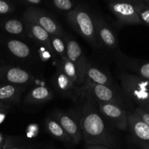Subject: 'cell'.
Listing matches in <instances>:
<instances>
[{"label": "cell", "mask_w": 149, "mask_h": 149, "mask_svg": "<svg viewBox=\"0 0 149 149\" xmlns=\"http://www.w3.org/2000/svg\"><path fill=\"white\" fill-rule=\"evenodd\" d=\"M84 100L79 116L82 138L85 143L116 148V137L106 127L96 103L90 99Z\"/></svg>", "instance_id": "6da1fadb"}, {"label": "cell", "mask_w": 149, "mask_h": 149, "mask_svg": "<svg viewBox=\"0 0 149 149\" xmlns=\"http://www.w3.org/2000/svg\"><path fill=\"white\" fill-rule=\"evenodd\" d=\"M65 19L70 26L82 36L93 47H100L95 25L94 15L84 5L79 4L75 9L65 14Z\"/></svg>", "instance_id": "7a4b0ae2"}, {"label": "cell", "mask_w": 149, "mask_h": 149, "mask_svg": "<svg viewBox=\"0 0 149 149\" xmlns=\"http://www.w3.org/2000/svg\"><path fill=\"white\" fill-rule=\"evenodd\" d=\"M79 97L90 99L95 103H114L125 107L126 98L123 92H120L115 87L101 85L84 81L77 88Z\"/></svg>", "instance_id": "3957f363"}, {"label": "cell", "mask_w": 149, "mask_h": 149, "mask_svg": "<svg viewBox=\"0 0 149 149\" xmlns=\"http://www.w3.org/2000/svg\"><path fill=\"white\" fill-rule=\"evenodd\" d=\"M119 79L125 95L136 103L138 107L149 103V80L127 71L120 73Z\"/></svg>", "instance_id": "277c9868"}, {"label": "cell", "mask_w": 149, "mask_h": 149, "mask_svg": "<svg viewBox=\"0 0 149 149\" xmlns=\"http://www.w3.org/2000/svg\"><path fill=\"white\" fill-rule=\"evenodd\" d=\"M23 19L36 23L49 35L63 36V30L61 24L49 13L39 7H30L26 9L23 14Z\"/></svg>", "instance_id": "5b68a950"}, {"label": "cell", "mask_w": 149, "mask_h": 149, "mask_svg": "<svg viewBox=\"0 0 149 149\" xmlns=\"http://www.w3.org/2000/svg\"><path fill=\"white\" fill-rule=\"evenodd\" d=\"M108 7L116 17L119 27L143 24L135 12L132 1H111L108 3Z\"/></svg>", "instance_id": "8992f818"}, {"label": "cell", "mask_w": 149, "mask_h": 149, "mask_svg": "<svg viewBox=\"0 0 149 149\" xmlns=\"http://www.w3.org/2000/svg\"><path fill=\"white\" fill-rule=\"evenodd\" d=\"M0 46L11 57L22 62L35 61L34 50L23 41L0 36Z\"/></svg>", "instance_id": "52a82bcc"}, {"label": "cell", "mask_w": 149, "mask_h": 149, "mask_svg": "<svg viewBox=\"0 0 149 149\" xmlns=\"http://www.w3.org/2000/svg\"><path fill=\"white\" fill-rule=\"evenodd\" d=\"M34 81V76L26 68L13 65H0V82L29 87Z\"/></svg>", "instance_id": "ba28073f"}, {"label": "cell", "mask_w": 149, "mask_h": 149, "mask_svg": "<svg viewBox=\"0 0 149 149\" xmlns=\"http://www.w3.org/2000/svg\"><path fill=\"white\" fill-rule=\"evenodd\" d=\"M61 125L67 135L71 138L72 143L78 144L82 139L79 114L75 112H64L58 111L52 116Z\"/></svg>", "instance_id": "9c48e42d"}, {"label": "cell", "mask_w": 149, "mask_h": 149, "mask_svg": "<svg viewBox=\"0 0 149 149\" xmlns=\"http://www.w3.org/2000/svg\"><path fill=\"white\" fill-rule=\"evenodd\" d=\"M96 33L100 47L112 51L114 54L121 52L116 33L103 17L94 15Z\"/></svg>", "instance_id": "30bf717a"}, {"label": "cell", "mask_w": 149, "mask_h": 149, "mask_svg": "<svg viewBox=\"0 0 149 149\" xmlns=\"http://www.w3.org/2000/svg\"><path fill=\"white\" fill-rule=\"evenodd\" d=\"M100 114L121 130L128 129V112L125 107L114 103H96Z\"/></svg>", "instance_id": "8fae6325"}, {"label": "cell", "mask_w": 149, "mask_h": 149, "mask_svg": "<svg viewBox=\"0 0 149 149\" xmlns=\"http://www.w3.org/2000/svg\"><path fill=\"white\" fill-rule=\"evenodd\" d=\"M63 39L66 47V57L75 65L82 84L84 81L85 70L88 61L84 56L81 46L75 39L68 35H63Z\"/></svg>", "instance_id": "7c38bea8"}, {"label": "cell", "mask_w": 149, "mask_h": 149, "mask_svg": "<svg viewBox=\"0 0 149 149\" xmlns=\"http://www.w3.org/2000/svg\"><path fill=\"white\" fill-rule=\"evenodd\" d=\"M115 55L119 65L126 70V71L149 80V61L126 56L122 52H119Z\"/></svg>", "instance_id": "4fadbf2b"}, {"label": "cell", "mask_w": 149, "mask_h": 149, "mask_svg": "<svg viewBox=\"0 0 149 149\" xmlns=\"http://www.w3.org/2000/svg\"><path fill=\"white\" fill-rule=\"evenodd\" d=\"M52 83L57 92L63 97L74 100L79 98L77 94L78 87L75 85L59 68H57V71L52 77Z\"/></svg>", "instance_id": "5bb4252c"}, {"label": "cell", "mask_w": 149, "mask_h": 149, "mask_svg": "<svg viewBox=\"0 0 149 149\" xmlns=\"http://www.w3.org/2000/svg\"><path fill=\"white\" fill-rule=\"evenodd\" d=\"M27 88L26 86L0 83V104L7 107L18 104Z\"/></svg>", "instance_id": "9a60e30c"}, {"label": "cell", "mask_w": 149, "mask_h": 149, "mask_svg": "<svg viewBox=\"0 0 149 149\" xmlns=\"http://www.w3.org/2000/svg\"><path fill=\"white\" fill-rule=\"evenodd\" d=\"M128 129L135 142L149 145V127L132 112H128Z\"/></svg>", "instance_id": "2e32d148"}, {"label": "cell", "mask_w": 149, "mask_h": 149, "mask_svg": "<svg viewBox=\"0 0 149 149\" xmlns=\"http://www.w3.org/2000/svg\"><path fill=\"white\" fill-rule=\"evenodd\" d=\"M23 20L26 26L27 36L33 39L38 45H40L47 49L51 54L55 53L51 45L50 35L36 23L24 19Z\"/></svg>", "instance_id": "e0dca14e"}, {"label": "cell", "mask_w": 149, "mask_h": 149, "mask_svg": "<svg viewBox=\"0 0 149 149\" xmlns=\"http://www.w3.org/2000/svg\"><path fill=\"white\" fill-rule=\"evenodd\" d=\"M84 81L113 87V79L110 74L106 70L94 65L89 61L85 70Z\"/></svg>", "instance_id": "ac0fdd59"}, {"label": "cell", "mask_w": 149, "mask_h": 149, "mask_svg": "<svg viewBox=\"0 0 149 149\" xmlns=\"http://www.w3.org/2000/svg\"><path fill=\"white\" fill-rule=\"evenodd\" d=\"M54 97L52 90L45 86L32 88L25 96L23 103L27 105H39L51 100Z\"/></svg>", "instance_id": "d6986e66"}, {"label": "cell", "mask_w": 149, "mask_h": 149, "mask_svg": "<svg viewBox=\"0 0 149 149\" xmlns=\"http://www.w3.org/2000/svg\"><path fill=\"white\" fill-rule=\"evenodd\" d=\"M0 29L7 34L25 37L26 34L24 21L17 18H7L0 20Z\"/></svg>", "instance_id": "ffe728a7"}, {"label": "cell", "mask_w": 149, "mask_h": 149, "mask_svg": "<svg viewBox=\"0 0 149 149\" xmlns=\"http://www.w3.org/2000/svg\"><path fill=\"white\" fill-rule=\"evenodd\" d=\"M45 127L49 135H52L55 139L65 143H72V141L69 136L67 135L61 125L53 117L47 118L45 122Z\"/></svg>", "instance_id": "44dd1931"}, {"label": "cell", "mask_w": 149, "mask_h": 149, "mask_svg": "<svg viewBox=\"0 0 149 149\" xmlns=\"http://www.w3.org/2000/svg\"><path fill=\"white\" fill-rule=\"evenodd\" d=\"M58 68H59L77 87H79L81 85V80L79 77L78 72H77L75 65L68 60L67 57L61 58Z\"/></svg>", "instance_id": "7402d4cb"}, {"label": "cell", "mask_w": 149, "mask_h": 149, "mask_svg": "<svg viewBox=\"0 0 149 149\" xmlns=\"http://www.w3.org/2000/svg\"><path fill=\"white\" fill-rule=\"evenodd\" d=\"M45 4L57 11L68 13L79 5L78 2L71 0H52L45 1Z\"/></svg>", "instance_id": "603a6c76"}, {"label": "cell", "mask_w": 149, "mask_h": 149, "mask_svg": "<svg viewBox=\"0 0 149 149\" xmlns=\"http://www.w3.org/2000/svg\"><path fill=\"white\" fill-rule=\"evenodd\" d=\"M134 8L143 24L149 26V1L148 0H133Z\"/></svg>", "instance_id": "cb8c5ba5"}, {"label": "cell", "mask_w": 149, "mask_h": 149, "mask_svg": "<svg viewBox=\"0 0 149 149\" xmlns=\"http://www.w3.org/2000/svg\"><path fill=\"white\" fill-rule=\"evenodd\" d=\"M2 149H33L31 144L23 138L7 136L4 140Z\"/></svg>", "instance_id": "d4e9b609"}, {"label": "cell", "mask_w": 149, "mask_h": 149, "mask_svg": "<svg viewBox=\"0 0 149 149\" xmlns=\"http://www.w3.org/2000/svg\"><path fill=\"white\" fill-rule=\"evenodd\" d=\"M50 41L54 52L59 55L61 58L66 57V47H65L63 36L50 35Z\"/></svg>", "instance_id": "484cf974"}, {"label": "cell", "mask_w": 149, "mask_h": 149, "mask_svg": "<svg viewBox=\"0 0 149 149\" xmlns=\"http://www.w3.org/2000/svg\"><path fill=\"white\" fill-rule=\"evenodd\" d=\"M15 6L11 1L0 0V15H10L15 13Z\"/></svg>", "instance_id": "4316f807"}, {"label": "cell", "mask_w": 149, "mask_h": 149, "mask_svg": "<svg viewBox=\"0 0 149 149\" xmlns=\"http://www.w3.org/2000/svg\"><path fill=\"white\" fill-rule=\"evenodd\" d=\"M18 3L26 7V9L30 7H38L42 4H45V1L43 0H20Z\"/></svg>", "instance_id": "83f0119b"}, {"label": "cell", "mask_w": 149, "mask_h": 149, "mask_svg": "<svg viewBox=\"0 0 149 149\" xmlns=\"http://www.w3.org/2000/svg\"><path fill=\"white\" fill-rule=\"evenodd\" d=\"M133 113L149 127V113L148 112L146 111L141 108L137 107L133 111Z\"/></svg>", "instance_id": "f1b7e54d"}, {"label": "cell", "mask_w": 149, "mask_h": 149, "mask_svg": "<svg viewBox=\"0 0 149 149\" xmlns=\"http://www.w3.org/2000/svg\"><path fill=\"white\" fill-rule=\"evenodd\" d=\"M85 149H112L109 147L105 146L102 145H89V144H86Z\"/></svg>", "instance_id": "f546056e"}, {"label": "cell", "mask_w": 149, "mask_h": 149, "mask_svg": "<svg viewBox=\"0 0 149 149\" xmlns=\"http://www.w3.org/2000/svg\"><path fill=\"white\" fill-rule=\"evenodd\" d=\"M137 144L142 149H149V145L146 143H139V142H136Z\"/></svg>", "instance_id": "4dcf8cb0"}, {"label": "cell", "mask_w": 149, "mask_h": 149, "mask_svg": "<svg viewBox=\"0 0 149 149\" xmlns=\"http://www.w3.org/2000/svg\"><path fill=\"white\" fill-rule=\"evenodd\" d=\"M4 140H5V138H4V135H3V134L0 132V146H3V145H4Z\"/></svg>", "instance_id": "1f68e13d"}, {"label": "cell", "mask_w": 149, "mask_h": 149, "mask_svg": "<svg viewBox=\"0 0 149 149\" xmlns=\"http://www.w3.org/2000/svg\"><path fill=\"white\" fill-rule=\"evenodd\" d=\"M7 108L8 107H7V106H3V105L0 104V114H1L2 112L5 111L7 109Z\"/></svg>", "instance_id": "d6a6232c"}, {"label": "cell", "mask_w": 149, "mask_h": 149, "mask_svg": "<svg viewBox=\"0 0 149 149\" xmlns=\"http://www.w3.org/2000/svg\"><path fill=\"white\" fill-rule=\"evenodd\" d=\"M140 108L143 109V110H145L146 111H147L149 113V103H148V104H146V105H145L143 107H140Z\"/></svg>", "instance_id": "836d02e7"}, {"label": "cell", "mask_w": 149, "mask_h": 149, "mask_svg": "<svg viewBox=\"0 0 149 149\" xmlns=\"http://www.w3.org/2000/svg\"><path fill=\"white\" fill-rule=\"evenodd\" d=\"M4 63H5V61H3L2 59H1V58H0V65H4Z\"/></svg>", "instance_id": "e575fe53"}, {"label": "cell", "mask_w": 149, "mask_h": 149, "mask_svg": "<svg viewBox=\"0 0 149 149\" xmlns=\"http://www.w3.org/2000/svg\"><path fill=\"white\" fill-rule=\"evenodd\" d=\"M0 149H2V146H0Z\"/></svg>", "instance_id": "d590c367"}, {"label": "cell", "mask_w": 149, "mask_h": 149, "mask_svg": "<svg viewBox=\"0 0 149 149\" xmlns=\"http://www.w3.org/2000/svg\"><path fill=\"white\" fill-rule=\"evenodd\" d=\"M35 149H37V148H35Z\"/></svg>", "instance_id": "8d00e7d4"}]
</instances>
